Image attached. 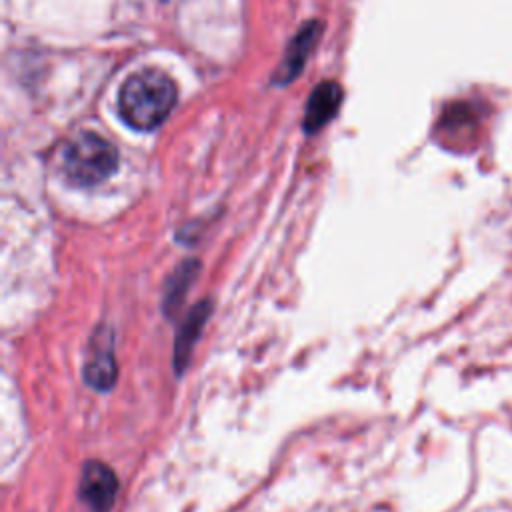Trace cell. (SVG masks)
Masks as SVG:
<instances>
[{"mask_svg":"<svg viewBox=\"0 0 512 512\" xmlns=\"http://www.w3.org/2000/svg\"><path fill=\"white\" fill-rule=\"evenodd\" d=\"M176 104V86L162 70L146 68L132 74L120 88L118 110L136 130H152L166 120Z\"/></svg>","mask_w":512,"mask_h":512,"instance_id":"cell-1","label":"cell"},{"mask_svg":"<svg viewBox=\"0 0 512 512\" xmlns=\"http://www.w3.org/2000/svg\"><path fill=\"white\" fill-rule=\"evenodd\" d=\"M116 164V146L90 130L76 134L60 152L62 174L76 186H94L104 182L116 170Z\"/></svg>","mask_w":512,"mask_h":512,"instance_id":"cell-2","label":"cell"},{"mask_svg":"<svg viewBox=\"0 0 512 512\" xmlns=\"http://www.w3.org/2000/svg\"><path fill=\"white\" fill-rule=\"evenodd\" d=\"M84 382L98 392H108L116 384L118 364L114 354V332L108 326H98L90 338L88 356L82 368Z\"/></svg>","mask_w":512,"mask_h":512,"instance_id":"cell-3","label":"cell"},{"mask_svg":"<svg viewBox=\"0 0 512 512\" xmlns=\"http://www.w3.org/2000/svg\"><path fill=\"white\" fill-rule=\"evenodd\" d=\"M116 496H118L116 472L100 460H86L80 470L78 498L92 512H110L116 502Z\"/></svg>","mask_w":512,"mask_h":512,"instance_id":"cell-4","label":"cell"},{"mask_svg":"<svg viewBox=\"0 0 512 512\" xmlns=\"http://www.w3.org/2000/svg\"><path fill=\"white\" fill-rule=\"evenodd\" d=\"M210 314H212V300H200L182 320V324L174 336V352H172V366H174L176 376H182L184 370L188 368L192 350H194Z\"/></svg>","mask_w":512,"mask_h":512,"instance_id":"cell-5","label":"cell"},{"mask_svg":"<svg viewBox=\"0 0 512 512\" xmlns=\"http://www.w3.org/2000/svg\"><path fill=\"white\" fill-rule=\"evenodd\" d=\"M342 102V88L334 80H326L318 84L306 104V114H304V130L306 132H316L320 130L326 122H330Z\"/></svg>","mask_w":512,"mask_h":512,"instance_id":"cell-6","label":"cell"},{"mask_svg":"<svg viewBox=\"0 0 512 512\" xmlns=\"http://www.w3.org/2000/svg\"><path fill=\"white\" fill-rule=\"evenodd\" d=\"M198 274H200V260L186 258L166 278L164 290H162V312L166 318H174L180 312L186 300V294Z\"/></svg>","mask_w":512,"mask_h":512,"instance_id":"cell-7","label":"cell"},{"mask_svg":"<svg viewBox=\"0 0 512 512\" xmlns=\"http://www.w3.org/2000/svg\"><path fill=\"white\" fill-rule=\"evenodd\" d=\"M318 38V24L310 22L300 28V32L292 38L286 56L276 72V82H292V78L302 70L314 42Z\"/></svg>","mask_w":512,"mask_h":512,"instance_id":"cell-8","label":"cell"}]
</instances>
